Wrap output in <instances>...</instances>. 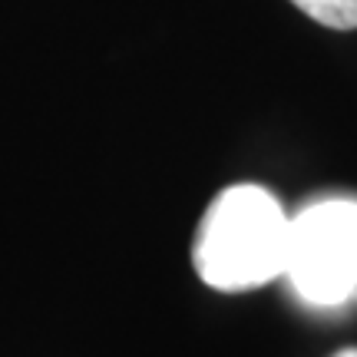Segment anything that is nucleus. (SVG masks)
<instances>
[{"instance_id":"nucleus-3","label":"nucleus","mask_w":357,"mask_h":357,"mask_svg":"<svg viewBox=\"0 0 357 357\" xmlns=\"http://www.w3.org/2000/svg\"><path fill=\"white\" fill-rule=\"evenodd\" d=\"M291 3L331 30H357V0H291Z\"/></svg>"},{"instance_id":"nucleus-4","label":"nucleus","mask_w":357,"mask_h":357,"mask_svg":"<svg viewBox=\"0 0 357 357\" xmlns=\"http://www.w3.org/2000/svg\"><path fill=\"white\" fill-rule=\"evenodd\" d=\"M334 357H357V347H351V351H341V354H334Z\"/></svg>"},{"instance_id":"nucleus-1","label":"nucleus","mask_w":357,"mask_h":357,"mask_svg":"<svg viewBox=\"0 0 357 357\" xmlns=\"http://www.w3.org/2000/svg\"><path fill=\"white\" fill-rule=\"evenodd\" d=\"M291 218L261 185L218 192L199 222L192 265L215 291H252L284 275Z\"/></svg>"},{"instance_id":"nucleus-2","label":"nucleus","mask_w":357,"mask_h":357,"mask_svg":"<svg viewBox=\"0 0 357 357\" xmlns=\"http://www.w3.org/2000/svg\"><path fill=\"white\" fill-rule=\"evenodd\" d=\"M284 275L298 298L337 307L357 291V202L328 199L291 218Z\"/></svg>"}]
</instances>
